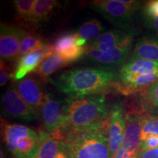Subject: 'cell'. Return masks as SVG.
Masks as SVG:
<instances>
[{
	"mask_svg": "<svg viewBox=\"0 0 158 158\" xmlns=\"http://www.w3.org/2000/svg\"><path fill=\"white\" fill-rule=\"evenodd\" d=\"M116 70L109 68H78L64 71L54 84L69 98L99 95L117 84Z\"/></svg>",
	"mask_w": 158,
	"mask_h": 158,
	"instance_id": "1",
	"label": "cell"
},
{
	"mask_svg": "<svg viewBox=\"0 0 158 158\" xmlns=\"http://www.w3.org/2000/svg\"><path fill=\"white\" fill-rule=\"evenodd\" d=\"M108 121L79 130H67L64 142L68 158H112L108 144Z\"/></svg>",
	"mask_w": 158,
	"mask_h": 158,
	"instance_id": "2",
	"label": "cell"
},
{
	"mask_svg": "<svg viewBox=\"0 0 158 158\" xmlns=\"http://www.w3.org/2000/svg\"><path fill=\"white\" fill-rule=\"evenodd\" d=\"M67 130H79L108 121L109 109L102 94L69 98L64 103Z\"/></svg>",
	"mask_w": 158,
	"mask_h": 158,
	"instance_id": "3",
	"label": "cell"
},
{
	"mask_svg": "<svg viewBox=\"0 0 158 158\" xmlns=\"http://www.w3.org/2000/svg\"><path fill=\"white\" fill-rule=\"evenodd\" d=\"M158 81V62L131 57L120 70L116 87L125 94L144 91Z\"/></svg>",
	"mask_w": 158,
	"mask_h": 158,
	"instance_id": "4",
	"label": "cell"
},
{
	"mask_svg": "<svg viewBox=\"0 0 158 158\" xmlns=\"http://www.w3.org/2000/svg\"><path fill=\"white\" fill-rule=\"evenodd\" d=\"M3 138L7 149L15 158H36L40 137L35 130L22 124H6Z\"/></svg>",
	"mask_w": 158,
	"mask_h": 158,
	"instance_id": "5",
	"label": "cell"
},
{
	"mask_svg": "<svg viewBox=\"0 0 158 158\" xmlns=\"http://www.w3.org/2000/svg\"><path fill=\"white\" fill-rule=\"evenodd\" d=\"M139 4V2L129 0H97L90 5L114 26L127 30Z\"/></svg>",
	"mask_w": 158,
	"mask_h": 158,
	"instance_id": "6",
	"label": "cell"
},
{
	"mask_svg": "<svg viewBox=\"0 0 158 158\" xmlns=\"http://www.w3.org/2000/svg\"><path fill=\"white\" fill-rule=\"evenodd\" d=\"M40 112L45 131L53 138L62 141L67 130L64 104L48 93Z\"/></svg>",
	"mask_w": 158,
	"mask_h": 158,
	"instance_id": "7",
	"label": "cell"
},
{
	"mask_svg": "<svg viewBox=\"0 0 158 158\" xmlns=\"http://www.w3.org/2000/svg\"><path fill=\"white\" fill-rule=\"evenodd\" d=\"M2 105L5 115L24 121H34L37 112L32 109L21 98L14 86L7 89L2 96Z\"/></svg>",
	"mask_w": 158,
	"mask_h": 158,
	"instance_id": "8",
	"label": "cell"
},
{
	"mask_svg": "<svg viewBox=\"0 0 158 158\" xmlns=\"http://www.w3.org/2000/svg\"><path fill=\"white\" fill-rule=\"evenodd\" d=\"M24 29L15 26L1 23L0 27V56L1 61L9 62L18 59Z\"/></svg>",
	"mask_w": 158,
	"mask_h": 158,
	"instance_id": "9",
	"label": "cell"
},
{
	"mask_svg": "<svg viewBox=\"0 0 158 158\" xmlns=\"http://www.w3.org/2000/svg\"><path fill=\"white\" fill-rule=\"evenodd\" d=\"M86 46V41L81 38L76 32L62 35L52 45L54 54L62 56L70 63L84 56Z\"/></svg>",
	"mask_w": 158,
	"mask_h": 158,
	"instance_id": "10",
	"label": "cell"
},
{
	"mask_svg": "<svg viewBox=\"0 0 158 158\" xmlns=\"http://www.w3.org/2000/svg\"><path fill=\"white\" fill-rule=\"evenodd\" d=\"M124 130L125 114L122 104L116 102L110 110L108 124V144L112 158L122 147Z\"/></svg>",
	"mask_w": 158,
	"mask_h": 158,
	"instance_id": "11",
	"label": "cell"
},
{
	"mask_svg": "<svg viewBox=\"0 0 158 158\" xmlns=\"http://www.w3.org/2000/svg\"><path fill=\"white\" fill-rule=\"evenodd\" d=\"M145 114L138 110L130 109L125 112V130L121 148L128 152L138 155L141 141V123Z\"/></svg>",
	"mask_w": 158,
	"mask_h": 158,
	"instance_id": "12",
	"label": "cell"
},
{
	"mask_svg": "<svg viewBox=\"0 0 158 158\" xmlns=\"http://www.w3.org/2000/svg\"><path fill=\"white\" fill-rule=\"evenodd\" d=\"M52 54H54L52 45L46 43L40 48L19 58L13 73V78L15 81H20L27 74L35 72L43 61Z\"/></svg>",
	"mask_w": 158,
	"mask_h": 158,
	"instance_id": "13",
	"label": "cell"
},
{
	"mask_svg": "<svg viewBox=\"0 0 158 158\" xmlns=\"http://www.w3.org/2000/svg\"><path fill=\"white\" fill-rule=\"evenodd\" d=\"M132 45H126L107 51H97L86 48L84 57L89 62L114 68L123 64L129 55Z\"/></svg>",
	"mask_w": 158,
	"mask_h": 158,
	"instance_id": "14",
	"label": "cell"
},
{
	"mask_svg": "<svg viewBox=\"0 0 158 158\" xmlns=\"http://www.w3.org/2000/svg\"><path fill=\"white\" fill-rule=\"evenodd\" d=\"M14 86L26 103L37 113L40 111L46 94L43 92V86L38 81L28 77L19 81Z\"/></svg>",
	"mask_w": 158,
	"mask_h": 158,
	"instance_id": "15",
	"label": "cell"
},
{
	"mask_svg": "<svg viewBox=\"0 0 158 158\" xmlns=\"http://www.w3.org/2000/svg\"><path fill=\"white\" fill-rule=\"evenodd\" d=\"M133 38L128 33L118 29H110L86 45V48L97 51H107L126 45H132Z\"/></svg>",
	"mask_w": 158,
	"mask_h": 158,
	"instance_id": "16",
	"label": "cell"
},
{
	"mask_svg": "<svg viewBox=\"0 0 158 158\" xmlns=\"http://www.w3.org/2000/svg\"><path fill=\"white\" fill-rule=\"evenodd\" d=\"M40 148L36 158H68L64 142L53 138L45 130L39 132Z\"/></svg>",
	"mask_w": 158,
	"mask_h": 158,
	"instance_id": "17",
	"label": "cell"
},
{
	"mask_svg": "<svg viewBox=\"0 0 158 158\" xmlns=\"http://www.w3.org/2000/svg\"><path fill=\"white\" fill-rule=\"evenodd\" d=\"M59 7V2L55 0H36L31 26L37 27V26L47 21Z\"/></svg>",
	"mask_w": 158,
	"mask_h": 158,
	"instance_id": "18",
	"label": "cell"
},
{
	"mask_svg": "<svg viewBox=\"0 0 158 158\" xmlns=\"http://www.w3.org/2000/svg\"><path fill=\"white\" fill-rule=\"evenodd\" d=\"M133 58L158 62V40L143 37L136 43Z\"/></svg>",
	"mask_w": 158,
	"mask_h": 158,
	"instance_id": "19",
	"label": "cell"
},
{
	"mask_svg": "<svg viewBox=\"0 0 158 158\" xmlns=\"http://www.w3.org/2000/svg\"><path fill=\"white\" fill-rule=\"evenodd\" d=\"M70 64V62H69L62 56L54 54L45 59L42 64L35 71V73L40 78L47 79L51 75L54 73L57 70L68 66Z\"/></svg>",
	"mask_w": 158,
	"mask_h": 158,
	"instance_id": "20",
	"label": "cell"
},
{
	"mask_svg": "<svg viewBox=\"0 0 158 158\" xmlns=\"http://www.w3.org/2000/svg\"><path fill=\"white\" fill-rule=\"evenodd\" d=\"M105 27L101 22L97 19H92L86 21L79 27L76 33L81 38L85 41L94 40L102 34Z\"/></svg>",
	"mask_w": 158,
	"mask_h": 158,
	"instance_id": "21",
	"label": "cell"
},
{
	"mask_svg": "<svg viewBox=\"0 0 158 158\" xmlns=\"http://www.w3.org/2000/svg\"><path fill=\"white\" fill-rule=\"evenodd\" d=\"M35 0H15L13 2L15 16L19 21L31 25Z\"/></svg>",
	"mask_w": 158,
	"mask_h": 158,
	"instance_id": "22",
	"label": "cell"
},
{
	"mask_svg": "<svg viewBox=\"0 0 158 158\" xmlns=\"http://www.w3.org/2000/svg\"><path fill=\"white\" fill-rule=\"evenodd\" d=\"M46 42L38 35L27 31L23 36L20 46L19 59L25 55L28 54L35 49L40 48L46 44Z\"/></svg>",
	"mask_w": 158,
	"mask_h": 158,
	"instance_id": "23",
	"label": "cell"
},
{
	"mask_svg": "<svg viewBox=\"0 0 158 158\" xmlns=\"http://www.w3.org/2000/svg\"><path fill=\"white\" fill-rule=\"evenodd\" d=\"M143 106L145 111L158 113V81L145 89Z\"/></svg>",
	"mask_w": 158,
	"mask_h": 158,
	"instance_id": "24",
	"label": "cell"
},
{
	"mask_svg": "<svg viewBox=\"0 0 158 158\" xmlns=\"http://www.w3.org/2000/svg\"><path fill=\"white\" fill-rule=\"evenodd\" d=\"M149 135L158 136V116L146 115L142 119L141 141Z\"/></svg>",
	"mask_w": 158,
	"mask_h": 158,
	"instance_id": "25",
	"label": "cell"
},
{
	"mask_svg": "<svg viewBox=\"0 0 158 158\" xmlns=\"http://www.w3.org/2000/svg\"><path fill=\"white\" fill-rule=\"evenodd\" d=\"M158 148V136L149 135L141 140L139 144V151L153 149Z\"/></svg>",
	"mask_w": 158,
	"mask_h": 158,
	"instance_id": "26",
	"label": "cell"
},
{
	"mask_svg": "<svg viewBox=\"0 0 158 158\" xmlns=\"http://www.w3.org/2000/svg\"><path fill=\"white\" fill-rule=\"evenodd\" d=\"M145 19H153L158 16V0L150 1L146 4L143 8Z\"/></svg>",
	"mask_w": 158,
	"mask_h": 158,
	"instance_id": "27",
	"label": "cell"
},
{
	"mask_svg": "<svg viewBox=\"0 0 158 158\" xmlns=\"http://www.w3.org/2000/svg\"><path fill=\"white\" fill-rule=\"evenodd\" d=\"M13 76L11 73L10 69L9 66L6 64L5 62L1 61L0 63V86H3L6 85L7 81L10 80V77Z\"/></svg>",
	"mask_w": 158,
	"mask_h": 158,
	"instance_id": "28",
	"label": "cell"
},
{
	"mask_svg": "<svg viewBox=\"0 0 158 158\" xmlns=\"http://www.w3.org/2000/svg\"><path fill=\"white\" fill-rule=\"evenodd\" d=\"M138 158H158V148L139 151Z\"/></svg>",
	"mask_w": 158,
	"mask_h": 158,
	"instance_id": "29",
	"label": "cell"
},
{
	"mask_svg": "<svg viewBox=\"0 0 158 158\" xmlns=\"http://www.w3.org/2000/svg\"><path fill=\"white\" fill-rule=\"evenodd\" d=\"M138 155L130 153L122 148H120L116 153V155H114V158H138Z\"/></svg>",
	"mask_w": 158,
	"mask_h": 158,
	"instance_id": "30",
	"label": "cell"
},
{
	"mask_svg": "<svg viewBox=\"0 0 158 158\" xmlns=\"http://www.w3.org/2000/svg\"><path fill=\"white\" fill-rule=\"evenodd\" d=\"M145 21L149 28L158 32V16L153 19H145Z\"/></svg>",
	"mask_w": 158,
	"mask_h": 158,
	"instance_id": "31",
	"label": "cell"
}]
</instances>
